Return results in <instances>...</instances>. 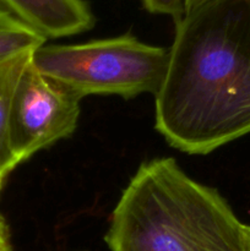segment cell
Returning <instances> with one entry per match:
<instances>
[{
	"instance_id": "5",
	"label": "cell",
	"mask_w": 250,
	"mask_h": 251,
	"mask_svg": "<svg viewBox=\"0 0 250 251\" xmlns=\"http://www.w3.org/2000/svg\"><path fill=\"white\" fill-rule=\"evenodd\" d=\"M15 16L48 38L75 36L96 24L85 0H0Z\"/></svg>"
},
{
	"instance_id": "7",
	"label": "cell",
	"mask_w": 250,
	"mask_h": 251,
	"mask_svg": "<svg viewBox=\"0 0 250 251\" xmlns=\"http://www.w3.org/2000/svg\"><path fill=\"white\" fill-rule=\"evenodd\" d=\"M47 38L15 16L0 2V60L25 53H33Z\"/></svg>"
},
{
	"instance_id": "4",
	"label": "cell",
	"mask_w": 250,
	"mask_h": 251,
	"mask_svg": "<svg viewBox=\"0 0 250 251\" xmlns=\"http://www.w3.org/2000/svg\"><path fill=\"white\" fill-rule=\"evenodd\" d=\"M80 100L68 87L39 73L29 60L9 112V144L17 163L71 136L77 127Z\"/></svg>"
},
{
	"instance_id": "2",
	"label": "cell",
	"mask_w": 250,
	"mask_h": 251,
	"mask_svg": "<svg viewBox=\"0 0 250 251\" xmlns=\"http://www.w3.org/2000/svg\"><path fill=\"white\" fill-rule=\"evenodd\" d=\"M104 240L110 251H250L249 226L216 189L191 179L174 158L139 167Z\"/></svg>"
},
{
	"instance_id": "3",
	"label": "cell",
	"mask_w": 250,
	"mask_h": 251,
	"mask_svg": "<svg viewBox=\"0 0 250 251\" xmlns=\"http://www.w3.org/2000/svg\"><path fill=\"white\" fill-rule=\"evenodd\" d=\"M169 50L131 34L80 44H43L32 53V65L80 98L117 95L156 96L168 68Z\"/></svg>"
},
{
	"instance_id": "9",
	"label": "cell",
	"mask_w": 250,
	"mask_h": 251,
	"mask_svg": "<svg viewBox=\"0 0 250 251\" xmlns=\"http://www.w3.org/2000/svg\"><path fill=\"white\" fill-rule=\"evenodd\" d=\"M0 251H12L11 244H10L9 230H7L6 223L1 216H0Z\"/></svg>"
},
{
	"instance_id": "8",
	"label": "cell",
	"mask_w": 250,
	"mask_h": 251,
	"mask_svg": "<svg viewBox=\"0 0 250 251\" xmlns=\"http://www.w3.org/2000/svg\"><path fill=\"white\" fill-rule=\"evenodd\" d=\"M145 9L151 14L167 15L173 17L174 21L184 15L185 0H141Z\"/></svg>"
},
{
	"instance_id": "12",
	"label": "cell",
	"mask_w": 250,
	"mask_h": 251,
	"mask_svg": "<svg viewBox=\"0 0 250 251\" xmlns=\"http://www.w3.org/2000/svg\"><path fill=\"white\" fill-rule=\"evenodd\" d=\"M249 230H250V226H249Z\"/></svg>"
},
{
	"instance_id": "1",
	"label": "cell",
	"mask_w": 250,
	"mask_h": 251,
	"mask_svg": "<svg viewBox=\"0 0 250 251\" xmlns=\"http://www.w3.org/2000/svg\"><path fill=\"white\" fill-rule=\"evenodd\" d=\"M154 97L157 131L181 152L250 134V0H211L176 20Z\"/></svg>"
},
{
	"instance_id": "10",
	"label": "cell",
	"mask_w": 250,
	"mask_h": 251,
	"mask_svg": "<svg viewBox=\"0 0 250 251\" xmlns=\"http://www.w3.org/2000/svg\"><path fill=\"white\" fill-rule=\"evenodd\" d=\"M208 1H211V0H185V2H184V14L194 11V10L202 6L203 4Z\"/></svg>"
},
{
	"instance_id": "11",
	"label": "cell",
	"mask_w": 250,
	"mask_h": 251,
	"mask_svg": "<svg viewBox=\"0 0 250 251\" xmlns=\"http://www.w3.org/2000/svg\"><path fill=\"white\" fill-rule=\"evenodd\" d=\"M6 174H4V173H1V172H0V190H1V188H2V184H4V180H5V178H6Z\"/></svg>"
},
{
	"instance_id": "6",
	"label": "cell",
	"mask_w": 250,
	"mask_h": 251,
	"mask_svg": "<svg viewBox=\"0 0 250 251\" xmlns=\"http://www.w3.org/2000/svg\"><path fill=\"white\" fill-rule=\"evenodd\" d=\"M32 53L0 60V172L9 176L19 163L12 156L9 144V112L11 98L19 78L31 60Z\"/></svg>"
}]
</instances>
